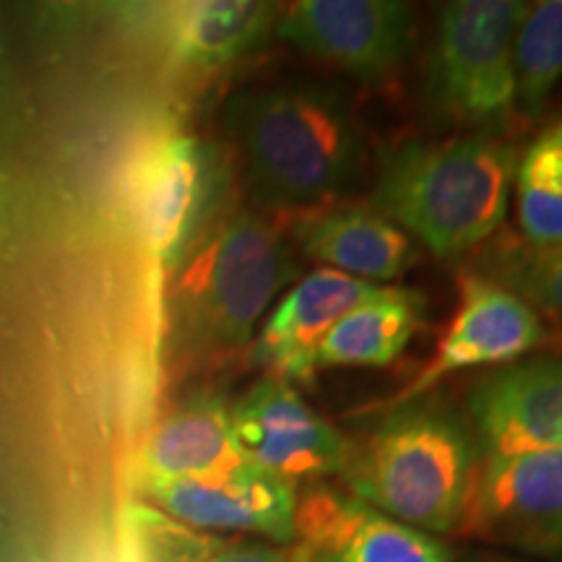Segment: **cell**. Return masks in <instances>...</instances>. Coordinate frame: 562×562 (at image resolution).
Wrapping results in <instances>:
<instances>
[{"instance_id":"cell-9","label":"cell","mask_w":562,"mask_h":562,"mask_svg":"<svg viewBox=\"0 0 562 562\" xmlns=\"http://www.w3.org/2000/svg\"><path fill=\"white\" fill-rule=\"evenodd\" d=\"M294 562H453L432 533L412 529L331 484H311L294 510Z\"/></svg>"},{"instance_id":"cell-19","label":"cell","mask_w":562,"mask_h":562,"mask_svg":"<svg viewBox=\"0 0 562 562\" xmlns=\"http://www.w3.org/2000/svg\"><path fill=\"white\" fill-rule=\"evenodd\" d=\"M510 199L531 248L562 245V123L544 131L518 159Z\"/></svg>"},{"instance_id":"cell-13","label":"cell","mask_w":562,"mask_h":562,"mask_svg":"<svg viewBox=\"0 0 562 562\" xmlns=\"http://www.w3.org/2000/svg\"><path fill=\"white\" fill-rule=\"evenodd\" d=\"M385 286L331 269L307 273L263 318L250 341V362L279 381H313L318 349L328 331L357 305L378 297Z\"/></svg>"},{"instance_id":"cell-10","label":"cell","mask_w":562,"mask_h":562,"mask_svg":"<svg viewBox=\"0 0 562 562\" xmlns=\"http://www.w3.org/2000/svg\"><path fill=\"white\" fill-rule=\"evenodd\" d=\"M547 328L539 311L501 281L467 277L461 284V305L448 323L432 360L393 398L391 406L422 398L453 372L482 364H513L542 347Z\"/></svg>"},{"instance_id":"cell-21","label":"cell","mask_w":562,"mask_h":562,"mask_svg":"<svg viewBox=\"0 0 562 562\" xmlns=\"http://www.w3.org/2000/svg\"><path fill=\"white\" fill-rule=\"evenodd\" d=\"M125 562H211L229 539L199 531L146 503H133L123 516Z\"/></svg>"},{"instance_id":"cell-11","label":"cell","mask_w":562,"mask_h":562,"mask_svg":"<svg viewBox=\"0 0 562 562\" xmlns=\"http://www.w3.org/2000/svg\"><path fill=\"white\" fill-rule=\"evenodd\" d=\"M467 422L480 456L562 448V355L505 364L469 389Z\"/></svg>"},{"instance_id":"cell-25","label":"cell","mask_w":562,"mask_h":562,"mask_svg":"<svg viewBox=\"0 0 562 562\" xmlns=\"http://www.w3.org/2000/svg\"><path fill=\"white\" fill-rule=\"evenodd\" d=\"M516 547H518V550L542 554V558L562 560V518L542 526L539 531L529 533V537L521 539V542H518Z\"/></svg>"},{"instance_id":"cell-8","label":"cell","mask_w":562,"mask_h":562,"mask_svg":"<svg viewBox=\"0 0 562 562\" xmlns=\"http://www.w3.org/2000/svg\"><path fill=\"white\" fill-rule=\"evenodd\" d=\"M273 34L307 58L381 83L412 50L414 13L398 0H297L279 11Z\"/></svg>"},{"instance_id":"cell-22","label":"cell","mask_w":562,"mask_h":562,"mask_svg":"<svg viewBox=\"0 0 562 562\" xmlns=\"http://www.w3.org/2000/svg\"><path fill=\"white\" fill-rule=\"evenodd\" d=\"M501 281L529 302L533 311H544L562 326V245L544 250H526L521 256L508 258V271Z\"/></svg>"},{"instance_id":"cell-7","label":"cell","mask_w":562,"mask_h":562,"mask_svg":"<svg viewBox=\"0 0 562 562\" xmlns=\"http://www.w3.org/2000/svg\"><path fill=\"white\" fill-rule=\"evenodd\" d=\"M232 438L243 461L277 480L315 484L344 472L349 442L331 422L315 414L292 383L263 375L229 404Z\"/></svg>"},{"instance_id":"cell-3","label":"cell","mask_w":562,"mask_h":562,"mask_svg":"<svg viewBox=\"0 0 562 562\" xmlns=\"http://www.w3.org/2000/svg\"><path fill=\"white\" fill-rule=\"evenodd\" d=\"M480 463L469 422L448 406L396 404L362 440L349 442L344 490L425 533L461 524Z\"/></svg>"},{"instance_id":"cell-14","label":"cell","mask_w":562,"mask_h":562,"mask_svg":"<svg viewBox=\"0 0 562 562\" xmlns=\"http://www.w3.org/2000/svg\"><path fill=\"white\" fill-rule=\"evenodd\" d=\"M562 518V448L480 456L459 529L516 547Z\"/></svg>"},{"instance_id":"cell-4","label":"cell","mask_w":562,"mask_h":562,"mask_svg":"<svg viewBox=\"0 0 562 562\" xmlns=\"http://www.w3.org/2000/svg\"><path fill=\"white\" fill-rule=\"evenodd\" d=\"M178 273L170 305L175 349L216 355L252 341L277 294L297 273V263L277 227L250 211H237Z\"/></svg>"},{"instance_id":"cell-23","label":"cell","mask_w":562,"mask_h":562,"mask_svg":"<svg viewBox=\"0 0 562 562\" xmlns=\"http://www.w3.org/2000/svg\"><path fill=\"white\" fill-rule=\"evenodd\" d=\"M24 214H26V206H24L21 186L11 178L9 172L0 170V248L16 237Z\"/></svg>"},{"instance_id":"cell-16","label":"cell","mask_w":562,"mask_h":562,"mask_svg":"<svg viewBox=\"0 0 562 562\" xmlns=\"http://www.w3.org/2000/svg\"><path fill=\"white\" fill-rule=\"evenodd\" d=\"M294 243L307 258L347 277L385 286L419 261L417 245L378 211L341 206L307 214L294 224Z\"/></svg>"},{"instance_id":"cell-2","label":"cell","mask_w":562,"mask_h":562,"mask_svg":"<svg viewBox=\"0 0 562 562\" xmlns=\"http://www.w3.org/2000/svg\"><path fill=\"white\" fill-rule=\"evenodd\" d=\"M227 125L252 201L271 211L315 209L347 193L364 167L357 117L313 87H261L232 97Z\"/></svg>"},{"instance_id":"cell-6","label":"cell","mask_w":562,"mask_h":562,"mask_svg":"<svg viewBox=\"0 0 562 562\" xmlns=\"http://www.w3.org/2000/svg\"><path fill=\"white\" fill-rule=\"evenodd\" d=\"M222 188V159L206 140L165 133L140 154L131 203L159 279L178 273L199 248Z\"/></svg>"},{"instance_id":"cell-15","label":"cell","mask_w":562,"mask_h":562,"mask_svg":"<svg viewBox=\"0 0 562 562\" xmlns=\"http://www.w3.org/2000/svg\"><path fill=\"white\" fill-rule=\"evenodd\" d=\"M133 11V9H131ZM167 63L206 74L256 50L273 32L279 5L256 0H191L133 11Z\"/></svg>"},{"instance_id":"cell-12","label":"cell","mask_w":562,"mask_h":562,"mask_svg":"<svg viewBox=\"0 0 562 562\" xmlns=\"http://www.w3.org/2000/svg\"><path fill=\"white\" fill-rule=\"evenodd\" d=\"M138 492L154 508L199 531L261 533L277 544L294 539L297 490L250 463L195 480L138 484Z\"/></svg>"},{"instance_id":"cell-27","label":"cell","mask_w":562,"mask_h":562,"mask_svg":"<svg viewBox=\"0 0 562 562\" xmlns=\"http://www.w3.org/2000/svg\"><path fill=\"white\" fill-rule=\"evenodd\" d=\"M0 53H3V45H0Z\"/></svg>"},{"instance_id":"cell-17","label":"cell","mask_w":562,"mask_h":562,"mask_svg":"<svg viewBox=\"0 0 562 562\" xmlns=\"http://www.w3.org/2000/svg\"><path fill=\"white\" fill-rule=\"evenodd\" d=\"M232 438L229 404L220 393H201L149 432L136 459V487L149 482L195 480L240 467Z\"/></svg>"},{"instance_id":"cell-5","label":"cell","mask_w":562,"mask_h":562,"mask_svg":"<svg viewBox=\"0 0 562 562\" xmlns=\"http://www.w3.org/2000/svg\"><path fill=\"white\" fill-rule=\"evenodd\" d=\"M524 0H453L435 16L427 53V100L442 121L501 128L518 112L513 42Z\"/></svg>"},{"instance_id":"cell-1","label":"cell","mask_w":562,"mask_h":562,"mask_svg":"<svg viewBox=\"0 0 562 562\" xmlns=\"http://www.w3.org/2000/svg\"><path fill=\"white\" fill-rule=\"evenodd\" d=\"M516 165V149L487 133L406 140L378 161L370 203L432 256L459 258L503 227Z\"/></svg>"},{"instance_id":"cell-20","label":"cell","mask_w":562,"mask_h":562,"mask_svg":"<svg viewBox=\"0 0 562 562\" xmlns=\"http://www.w3.org/2000/svg\"><path fill=\"white\" fill-rule=\"evenodd\" d=\"M516 102L537 117L562 83V0L529 3L513 42Z\"/></svg>"},{"instance_id":"cell-18","label":"cell","mask_w":562,"mask_h":562,"mask_svg":"<svg viewBox=\"0 0 562 562\" xmlns=\"http://www.w3.org/2000/svg\"><path fill=\"white\" fill-rule=\"evenodd\" d=\"M422 294L385 290L349 311L318 349V368H385L404 355L422 328Z\"/></svg>"},{"instance_id":"cell-24","label":"cell","mask_w":562,"mask_h":562,"mask_svg":"<svg viewBox=\"0 0 562 562\" xmlns=\"http://www.w3.org/2000/svg\"><path fill=\"white\" fill-rule=\"evenodd\" d=\"M211 562H294L290 550H279L277 544L243 542L229 539V544Z\"/></svg>"},{"instance_id":"cell-26","label":"cell","mask_w":562,"mask_h":562,"mask_svg":"<svg viewBox=\"0 0 562 562\" xmlns=\"http://www.w3.org/2000/svg\"><path fill=\"white\" fill-rule=\"evenodd\" d=\"M469 562H521V560L501 558V554H474V558H469Z\"/></svg>"}]
</instances>
